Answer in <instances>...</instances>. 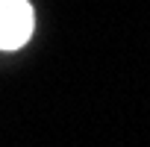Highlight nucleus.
<instances>
[{
    "mask_svg": "<svg viewBox=\"0 0 150 147\" xmlns=\"http://www.w3.org/2000/svg\"><path fill=\"white\" fill-rule=\"evenodd\" d=\"M35 15L27 0H0V50H18L30 41Z\"/></svg>",
    "mask_w": 150,
    "mask_h": 147,
    "instance_id": "1",
    "label": "nucleus"
}]
</instances>
